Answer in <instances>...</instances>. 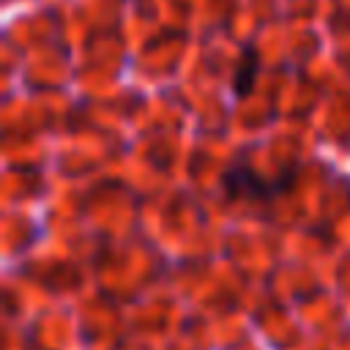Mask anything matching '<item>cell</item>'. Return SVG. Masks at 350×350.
Wrapping results in <instances>:
<instances>
[{
    "label": "cell",
    "mask_w": 350,
    "mask_h": 350,
    "mask_svg": "<svg viewBox=\"0 0 350 350\" xmlns=\"http://www.w3.org/2000/svg\"><path fill=\"white\" fill-rule=\"evenodd\" d=\"M293 183V170L282 172L276 180H265L262 175H257L243 159H238L235 164H230L224 172H221V186L230 197H238V200H268V197H276L282 189H287Z\"/></svg>",
    "instance_id": "1"
},
{
    "label": "cell",
    "mask_w": 350,
    "mask_h": 350,
    "mask_svg": "<svg viewBox=\"0 0 350 350\" xmlns=\"http://www.w3.org/2000/svg\"><path fill=\"white\" fill-rule=\"evenodd\" d=\"M257 66H260V57H257V49L252 44L243 46L241 57H238V66L232 71V93L235 96H246L254 85V77H257Z\"/></svg>",
    "instance_id": "2"
}]
</instances>
